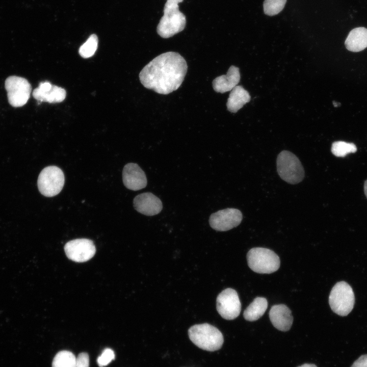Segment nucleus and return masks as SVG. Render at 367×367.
Segmentation results:
<instances>
[{"mask_svg":"<svg viewBox=\"0 0 367 367\" xmlns=\"http://www.w3.org/2000/svg\"><path fill=\"white\" fill-rule=\"evenodd\" d=\"M187 69V62L179 54L166 52L148 63L141 71L139 79L145 88L168 94L180 86Z\"/></svg>","mask_w":367,"mask_h":367,"instance_id":"nucleus-1","label":"nucleus"},{"mask_svg":"<svg viewBox=\"0 0 367 367\" xmlns=\"http://www.w3.org/2000/svg\"><path fill=\"white\" fill-rule=\"evenodd\" d=\"M184 0H167L163 10L164 15L158 25V34L163 38H168L182 31L186 24L185 15L179 10L178 4Z\"/></svg>","mask_w":367,"mask_h":367,"instance_id":"nucleus-2","label":"nucleus"},{"mask_svg":"<svg viewBox=\"0 0 367 367\" xmlns=\"http://www.w3.org/2000/svg\"><path fill=\"white\" fill-rule=\"evenodd\" d=\"M190 340L198 348L208 351L220 349L224 342L220 331L208 323L196 324L188 330Z\"/></svg>","mask_w":367,"mask_h":367,"instance_id":"nucleus-3","label":"nucleus"},{"mask_svg":"<svg viewBox=\"0 0 367 367\" xmlns=\"http://www.w3.org/2000/svg\"><path fill=\"white\" fill-rule=\"evenodd\" d=\"M249 267L254 272L270 274L278 270L280 261L278 256L272 250L265 248L251 249L247 254Z\"/></svg>","mask_w":367,"mask_h":367,"instance_id":"nucleus-4","label":"nucleus"},{"mask_svg":"<svg viewBox=\"0 0 367 367\" xmlns=\"http://www.w3.org/2000/svg\"><path fill=\"white\" fill-rule=\"evenodd\" d=\"M277 172L280 178L291 184L301 182L304 177V170L299 159L293 153L283 150L278 155Z\"/></svg>","mask_w":367,"mask_h":367,"instance_id":"nucleus-5","label":"nucleus"},{"mask_svg":"<svg viewBox=\"0 0 367 367\" xmlns=\"http://www.w3.org/2000/svg\"><path fill=\"white\" fill-rule=\"evenodd\" d=\"M354 302V292L349 284L340 281L334 285L329 297V305L333 312L346 316L352 310Z\"/></svg>","mask_w":367,"mask_h":367,"instance_id":"nucleus-6","label":"nucleus"},{"mask_svg":"<svg viewBox=\"0 0 367 367\" xmlns=\"http://www.w3.org/2000/svg\"><path fill=\"white\" fill-rule=\"evenodd\" d=\"M65 182L62 170L55 166L44 168L40 173L37 185L40 193L46 197H53L62 190Z\"/></svg>","mask_w":367,"mask_h":367,"instance_id":"nucleus-7","label":"nucleus"},{"mask_svg":"<svg viewBox=\"0 0 367 367\" xmlns=\"http://www.w3.org/2000/svg\"><path fill=\"white\" fill-rule=\"evenodd\" d=\"M9 103L13 107H21L28 102L32 91L29 81L22 77L10 76L5 83Z\"/></svg>","mask_w":367,"mask_h":367,"instance_id":"nucleus-8","label":"nucleus"},{"mask_svg":"<svg viewBox=\"0 0 367 367\" xmlns=\"http://www.w3.org/2000/svg\"><path fill=\"white\" fill-rule=\"evenodd\" d=\"M216 308L224 319L231 320L238 317L241 312V304L237 292L231 288L222 291L217 298Z\"/></svg>","mask_w":367,"mask_h":367,"instance_id":"nucleus-9","label":"nucleus"},{"mask_svg":"<svg viewBox=\"0 0 367 367\" xmlns=\"http://www.w3.org/2000/svg\"><path fill=\"white\" fill-rule=\"evenodd\" d=\"M242 219V214L240 210L227 208L213 213L209 217V223L213 229L225 231L238 226Z\"/></svg>","mask_w":367,"mask_h":367,"instance_id":"nucleus-10","label":"nucleus"},{"mask_svg":"<svg viewBox=\"0 0 367 367\" xmlns=\"http://www.w3.org/2000/svg\"><path fill=\"white\" fill-rule=\"evenodd\" d=\"M64 250L68 258L78 263L88 261L94 255L96 251L93 241L87 239L69 241L65 244Z\"/></svg>","mask_w":367,"mask_h":367,"instance_id":"nucleus-11","label":"nucleus"},{"mask_svg":"<svg viewBox=\"0 0 367 367\" xmlns=\"http://www.w3.org/2000/svg\"><path fill=\"white\" fill-rule=\"evenodd\" d=\"M122 180L125 187L133 191L145 188L147 183L145 172L138 164L133 163L124 166L122 171Z\"/></svg>","mask_w":367,"mask_h":367,"instance_id":"nucleus-12","label":"nucleus"},{"mask_svg":"<svg viewBox=\"0 0 367 367\" xmlns=\"http://www.w3.org/2000/svg\"><path fill=\"white\" fill-rule=\"evenodd\" d=\"M134 207L139 213L151 216L159 214L163 208L161 200L150 192L136 196L133 201Z\"/></svg>","mask_w":367,"mask_h":367,"instance_id":"nucleus-13","label":"nucleus"},{"mask_svg":"<svg viewBox=\"0 0 367 367\" xmlns=\"http://www.w3.org/2000/svg\"><path fill=\"white\" fill-rule=\"evenodd\" d=\"M66 95L64 89L53 85L49 82H41L33 92V97L39 101L57 103L63 101Z\"/></svg>","mask_w":367,"mask_h":367,"instance_id":"nucleus-14","label":"nucleus"},{"mask_svg":"<svg viewBox=\"0 0 367 367\" xmlns=\"http://www.w3.org/2000/svg\"><path fill=\"white\" fill-rule=\"evenodd\" d=\"M269 318L273 326L282 331L289 330L293 322L291 310L282 304L274 305L271 307Z\"/></svg>","mask_w":367,"mask_h":367,"instance_id":"nucleus-15","label":"nucleus"},{"mask_svg":"<svg viewBox=\"0 0 367 367\" xmlns=\"http://www.w3.org/2000/svg\"><path fill=\"white\" fill-rule=\"evenodd\" d=\"M240 77L239 68L232 65L226 75L218 76L213 80V89L216 92L221 93L231 91L238 84Z\"/></svg>","mask_w":367,"mask_h":367,"instance_id":"nucleus-16","label":"nucleus"},{"mask_svg":"<svg viewBox=\"0 0 367 367\" xmlns=\"http://www.w3.org/2000/svg\"><path fill=\"white\" fill-rule=\"evenodd\" d=\"M345 44L346 48L352 52H358L367 47V29L356 28L350 31Z\"/></svg>","mask_w":367,"mask_h":367,"instance_id":"nucleus-17","label":"nucleus"},{"mask_svg":"<svg viewBox=\"0 0 367 367\" xmlns=\"http://www.w3.org/2000/svg\"><path fill=\"white\" fill-rule=\"evenodd\" d=\"M251 99L249 92L241 86H235L229 94L226 103L227 109L232 113L237 112Z\"/></svg>","mask_w":367,"mask_h":367,"instance_id":"nucleus-18","label":"nucleus"},{"mask_svg":"<svg viewBox=\"0 0 367 367\" xmlns=\"http://www.w3.org/2000/svg\"><path fill=\"white\" fill-rule=\"evenodd\" d=\"M268 307V302L264 297H256L244 311V317L248 321H255L259 319L265 312Z\"/></svg>","mask_w":367,"mask_h":367,"instance_id":"nucleus-19","label":"nucleus"},{"mask_svg":"<svg viewBox=\"0 0 367 367\" xmlns=\"http://www.w3.org/2000/svg\"><path fill=\"white\" fill-rule=\"evenodd\" d=\"M76 360L75 355L68 351H61L55 356L52 367H74Z\"/></svg>","mask_w":367,"mask_h":367,"instance_id":"nucleus-20","label":"nucleus"},{"mask_svg":"<svg viewBox=\"0 0 367 367\" xmlns=\"http://www.w3.org/2000/svg\"><path fill=\"white\" fill-rule=\"evenodd\" d=\"M98 40L96 34L91 35L86 42L81 46L78 53L84 58H88L95 54L98 46Z\"/></svg>","mask_w":367,"mask_h":367,"instance_id":"nucleus-21","label":"nucleus"},{"mask_svg":"<svg viewBox=\"0 0 367 367\" xmlns=\"http://www.w3.org/2000/svg\"><path fill=\"white\" fill-rule=\"evenodd\" d=\"M331 152L335 156L344 157L350 153L355 152L357 150L356 145L352 143L344 141H336L332 143Z\"/></svg>","mask_w":367,"mask_h":367,"instance_id":"nucleus-22","label":"nucleus"},{"mask_svg":"<svg viewBox=\"0 0 367 367\" xmlns=\"http://www.w3.org/2000/svg\"><path fill=\"white\" fill-rule=\"evenodd\" d=\"M286 0H265L264 13L269 16L278 14L284 8Z\"/></svg>","mask_w":367,"mask_h":367,"instance_id":"nucleus-23","label":"nucleus"},{"mask_svg":"<svg viewBox=\"0 0 367 367\" xmlns=\"http://www.w3.org/2000/svg\"><path fill=\"white\" fill-rule=\"evenodd\" d=\"M114 358V351L110 348H106L103 351L101 355L98 357L97 361L100 367H103L107 365Z\"/></svg>","mask_w":367,"mask_h":367,"instance_id":"nucleus-24","label":"nucleus"},{"mask_svg":"<svg viewBox=\"0 0 367 367\" xmlns=\"http://www.w3.org/2000/svg\"><path fill=\"white\" fill-rule=\"evenodd\" d=\"M89 357L86 353H80L76 358L74 367H89Z\"/></svg>","mask_w":367,"mask_h":367,"instance_id":"nucleus-25","label":"nucleus"},{"mask_svg":"<svg viewBox=\"0 0 367 367\" xmlns=\"http://www.w3.org/2000/svg\"><path fill=\"white\" fill-rule=\"evenodd\" d=\"M351 367H367V354L359 357L354 361Z\"/></svg>","mask_w":367,"mask_h":367,"instance_id":"nucleus-26","label":"nucleus"},{"mask_svg":"<svg viewBox=\"0 0 367 367\" xmlns=\"http://www.w3.org/2000/svg\"><path fill=\"white\" fill-rule=\"evenodd\" d=\"M298 367H317L315 364H309V363H305L302 364L301 366H299Z\"/></svg>","mask_w":367,"mask_h":367,"instance_id":"nucleus-27","label":"nucleus"},{"mask_svg":"<svg viewBox=\"0 0 367 367\" xmlns=\"http://www.w3.org/2000/svg\"><path fill=\"white\" fill-rule=\"evenodd\" d=\"M364 193L366 196V197L367 198V180H365L364 184Z\"/></svg>","mask_w":367,"mask_h":367,"instance_id":"nucleus-28","label":"nucleus"}]
</instances>
